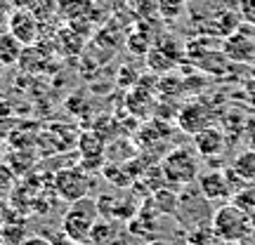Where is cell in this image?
Instances as JSON below:
<instances>
[{
  "instance_id": "6da1fadb",
  "label": "cell",
  "mask_w": 255,
  "mask_h": 245,
  "mask_svg": "<svg viewBox=\"0 0 255 245\" xmlns=\"http://www.w3.org/2000/svg\"><path fill=\"white\" fill-rule=\"evenodd\" d=\"M213 231L218 234L227 245H241L253 236L255 224L253 215L237 205V203H225L222 208L215 210L213 215Z\"/></svg>"
},
{
  "instance_id": "7a4b0ae2",
  "label": "cell",
  "mask_w": 255,
  "mask_h": 245,
  "mask_svg": "<svg viewBox=\"0 0 255 245\" xmlns=\"http://www.w3.org/2000/svg\"><path fill=\"white\" fill-rule=\"evenodd\" d=\"M97 217H100L97 200L85 196V198L71 203V208L66 210L62 219V231L73 243H88L92 236V229L97 224Z\"/></svg>"
},
{
  "instance_id": "3957f363",
  "label": "cell",
  "mask_w": 255,
  "mask_h": 245,
  "mask_svg": "<svg viewBox=\"0 0 255 245\" xmlns=\"http://www.w3.org/2000/svg\"><path fill=\"white\" fill-rule=\"evenodd\" d=\"M163 170V179L175 186H187V184L196 182L201 174V156L191 151L187 146L182 149H173L170 154L163 158L161 163Z\"/></svg>"
},
{
  "instance_id": "277c9868",
  "label": "cell",
  "mask_w": 255,
  "mask_h": 245,
  "mask_svg": "<svg viewBox=\"0 0 255 245\" xmlns=\"http://www.w3.org/2000/svg\"><path fill=\"white\" fill-rule=\"evenodd\" d=\"M57 193L62 196L64 200H76L85 198L92 189V179L88 177V172H83L78 167H71V170H62V172L57 174Z\"/></svg>"
},
{
  "instance_id": "5b68a950",
  "label": "cell",
  "mask_w": 255,
  "mask_h": 245,
  "mask_svg": "<svg viewBox=\"0 0 255 245\" xmlns=\"http://www.w3.org/2000/svg\"><path fill=\"white\" fill-rule=\"evenodd\" d=\"M199 191L206 200H227L234 189L229 182V174L225 170H206L199 174Z\"/></svg>"
},
{
  "instance_id": "8992f818",
  "label": "cell",
  "mask_w": 255,
  "mask_h": 245,
  "mask_svg": "<svg viewBox=\"0 0 255 245\" xmlns=\"http://www.w3.org/2000/svg\"><path fill=\"white\" fill-rule=\"evenodd\" d=\"M225 55L232 62H253L255 59V38L244 28L234 31L225 40Z\"/></svg>"
},
{
  "instance_id": "52a82bcc",
  "label": "cell",
  "mask_w": 255,
  "mask_h": 245,
  "mask_svg": "<svg viewBox=\"0 0 255 245\" xmlns=\"http://www.w3.org/2000/svg\"><path fill=\"white\" fill-rule=\"evenodd\" d=\"M225 144H227L225 132L218 130V127H213V125L194 135V149H196V154H199L201 158L220 156L222 151H225Z\"/></svg>"
},
{
  "instance_id": "ba28073f",
  "label": "cell",
  "mask_w": 255,
  "mask_h": 245,
  "mask_svg": "<svg viewBox=\"0 0 255 245\" xmlns=\"http://www.w3.org/2000/svg\"><path fill=\"white\" fill-rule=\"evenodd\" d=\"M9 33L21 40L24 45L28 43H33L38 38V21L36 17L26 12V9H17V12H12V17H9Z\"/></svg>"
},
{
  "instance_id": "9c48e42d",
  "label": "cell",
  "mask_w": 255,
  "mask_h": 245,
  "mask_svg": "<svg viewBox=\"0 0 255 245\" xmlns=\"http://www.w3.org/2000/svg\"><path fill=\"white\" fill-rule=\"evenodd\" d=\"M180 127L184 132H189V135H196L201 130H206V127H210V111L199 101L187 104L180 111Z\"/></svg>"
},
{
  "instance_id": "30bf717a",
  "label": "cell",
  "mask_w": 255,
  "mask_h": 245,
  "mask_svg": "<svg viewBox=\"0 0 255 245\" xmlns=\"http://www.w3.org/2000/svg\"><path fill=\"white\" fill-rule=\"evenodd\" d=\"M232 172L241 177L246 184L255 182V149H246L232 161Z\"/></svg>"
},
{
  "instance_id": "8fae6325",
  "label": "cell",
  "mask_w": 255,
  "mask_h": 245,
  "mask_svg": "<svg viewBox=\"0 0 255 245\" xmlns=\"http://www.w3.org/2000/svg\"><path fill=\"white\" fill-rule=\"evenodd\" d=\"M24 43L17 40L12 33L0 36V64H19V57L24 52Z\"/></svg>"
},
{
  "instance_id": "7c38bea8",
  "label": "cell",
  "mask_w": 255,
  "mask_h": 245,
  "mask_svg": "<svg viewBox=\"0 0 255 245\" xmlns=\"http://www.w3.org/2000/svg\"><path fill=\"white\" fill-rule=\"evenodd\" d=\"M189 245H227L213 231V227H196L189 236Z\"/></svg>"
},
{
  "instance_id": "4fadbf2b",
  "label": "cell",
  "mask_w": 255,
  "mask_h": 245,
  "mask_svg": "<svg viewBox=\"0 0 255 245\" xmlns=\"http://www.w3.org/2000/svg\"><path fill=\"white\" fill-rule=\"evenodd\" d=\"M237 12L244 24L255 28V0H237Z\"/></svg>"
},
{
  "instance_id": "5bb4252c",
  "label": "cell",
  "mask_w": 255,
  "mask_h": 245,
  "mask_svg": "<svg viewBox=\"0 0 255 245\" xmlns=\"http://www.w3.org/2000/svg\"><path fill=\"white\" fill-rule=\"evenodd\" d=\"M234 203H237V205H241L246 212H251V215H253V212H255V186H248V189H244L241 193H237Z\"/></svg>"
},
{
  "instance_id": "9a60e30c",
  "label": "cell",
  "mask_w": 255,
  "mask_h": 245,
  "mask_svg": "<svg viewBox=\"0 0 255 245\" xmlns=\"http://www.w3.org/2000/svg\"><path fill=\"white\" fill-rule=\"evenodd\" d=\"M184 2H187V0H158L161 12H163V17H168V19L177 17V14L184 9Z\"/></svg>"
},
{
  "instance_id": "2e32d148",
  "label": "cell",
  "mask_w": 255,
  "mask_h": 245,
  "mask_svg": "<svg viewBox=\"0 0 255 245\" xmlns=\"http://www.w3.org/2000/svg\"><path fill=\"white\" fill-rule=\"evenodd\" d=\"M21 245H52L47 238H43V236H31V238H26Z\"/></svg>"
},
{
  "instance_id": "e0dca14e",
  "label": "cell",
  "mask_w": 255,
  "mask_h": 245,
  "mask_svg": "<svg viewBox=\"0 0 255 245\" xmlns=\"http://www.w3.org/2000/svg\"><path fill=\"white\" fill-rule=\"evenodd\" d=\"M241 245H246V243H241Z\"/></svg>"
}]
</instances>
